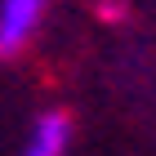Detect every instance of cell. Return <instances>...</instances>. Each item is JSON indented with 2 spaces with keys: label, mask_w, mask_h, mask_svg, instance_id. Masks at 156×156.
Returning a JSON list of instances; mask_svg holds the SVG:
<instances>
[{
  "label": "cell",
  "mask_w": 156,
  "mask_h": 156,
  "mask_svg": "<svg viewBox=\"0 0 156 156\" xmlns=\"http://www.w3.org/2000/svg\"><path fill=\"white\" fill-rule=\"evenodd\" d=\"M67 147H72V116L67 112H40L31 120L23 156H67Z\"/></svg>",
  "instance_id": "cell-2"
},
{
  "label": "cell",
  "mask_w": 156,
  "mask_h": 156,
  "mask_svg": "<svg viewBox=\"0 0 156 156\" xmlns=\"http://www.w3.org/2000/svg\"><path fill=\"white\" fill-rule=\"evenodd\" d=\"M49 0H0V54L9 58L36 36Z\"/></svg>",
  "instance_id": "cell-1"
}]
</instances>
